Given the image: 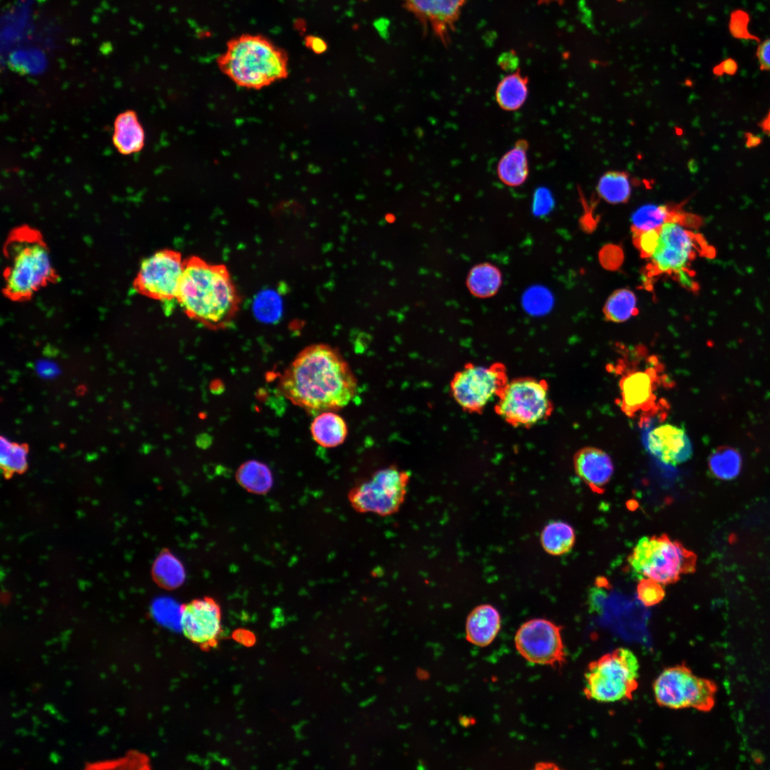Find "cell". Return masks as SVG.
<instances>
[{
  "mask_svg": "<svg viewBox=\"0 0 770 770\" xmlns=\"http://www.w3.org/2000/svg\"><path fill=\"white\" fill-rule=\"evenodd\" d=\"M652 687L655 701L660 707L708 712L714 705L715 684L694 674L684 663L663 669Z\"/></svg>",
  "mask_w": 770,
  "mask_h": 770,
  "instance_id": "obj_9",
  "label": "cell"
},
{
  "mask_svg": "<svg viewBox=\"0 0 770 770\" xmlns=\"http://www.w3.org/2000/svg\"><path fill=\"white\" fill-rule=\"evenodd\" d=\"M562 627L545 619L524 622L517 630L515 645L529 662L541 665H562L566 662Z\"/></svg>",
  "mask_w": 770,
  "mask_h": 770,
  "instance_id": "obj_13",
  "label": "cell"
},
{
  "mask_svg": "<svg viewBox=\"0 0 770 770\" xmlns=\"http://www.w3.org/2000/svg\"><path fill=\"white\" fill-rule=\"evenodd\" d=\"M533 210L536 214H545L553 207L551 193L544 188H538L534 195Z\"/></svg>",
  "mask_w": 770,
  "mask_h": 770,
  "instance_id": "obj_37",
  "label": "cell"
},
{
  "mask_svg": "<svg viewBox=\"0 0 770 770\" xmlns=\"http://www.w3.org/2000/svg\"><path fill=\"white\" fill-rule=\"evenodd\" d=\"M151 573L154 582L168 590L180 587L186 577L183 563L168 549H163L157 556Z\"/></svg>",
  "mask_w": 770,
  "mask_h": 770,
  "instance_id": "obj_26",
  "label": "cell"
},
{
  "mask_svg": "<svg viewBox=\"0 0 770 770\" xmlns=\"http://www.w3.org/2000/svg\"><path fill=\"white\" fill-rule=\"evenodd\" d=\"M138 764H142V756L136 752H128L124 756L119 759H108L93 764V769H134L138 768Z\"/></svg>",
  "mask_w": 770,
  "mask_h": 770,
  "instance_id": "obj_35",
  "label": "cell"
},
{
  "mask_svg": "<svg viewBox=\"0 0 770 770\" xmlns=\"http://www.w3.org/2000/svg\"><path fill=\"white\" fill-rule=\"evenodd\" d=\"M357 390L356 379L337 349L325 344L303 349L279 379V391L309 414L344 408Z\"/></svg>",
  "mask_w": 770,
  "mask_h": 770,
  "instance_id": "obj_1",
  "label": "cell"
},
{
  "mask_svg": "<svg viewBox=\"0 0 770 770\" xmlns=\"http://www.w3.org/2000/svg\"><path fill=\"white\" fill-rule=\"evenodd\" d=\"M745 139L746 146L749 148L756 147L761 142V139L759 136L755 135L751 133H745Z\"/></svg>",
  "mask_w": 770,
  "mask_h": 770,
  "instance_id": "obj_41",
  "label": "cell"
},
{
  "mask_svg": "<svg viewBox=\"0 0 770 770\" xmlns=\"http://www.w3.org/2000/svg\"><path fill=\"white\" fill-rule=\"evenodd\" d=\"M603 312L605 319L613 322L629 319L637 312L635 294L628 289L615 291L607 299Z\"/></svg>",
  "mask_w": 770,
  "mask_h": 770,
  "instance_id": "obj_32",
  "label": "cell"
},
{
  "mask_svg": "<svg viewBox=\"0 0 770 770\" xmlns=\"http://www.w3.org/2000/svg\"><path fill=\"white\" fill-rule=\"evenodd\" d=\"M409 481L410 473L394 465L380 468L349 491V503L359 513L392 515L404 503Z\"/></svg>",
  "mask_w": 770,
  "mask_h": 770,
  "instance_id": "obj_10",
  "label": "cell"
},
{
  "mask_svg": "<svg viewBox=\"0 0 770 770\" xmlns=\"http://www.w3.org/2000/svg\"><path fill=\"white\" fill-rule=\"evenodd\" d=\"M639 671L635 653L618 647L587 664L583 693L587 699L597 702L630 700L638 688Z\"/></svg>",
  "mask_w": 770,
  "mask_h": 770,
  "instance_id": "obj_5",
  "label": "cell"
},
{
  "mask_svg": "<svg viewBox=\"0 0 770 770\" xmlns=\"http://www.w3.org/2000/svg\"><path fill=\"white\" fill-rule=\"evenodd\" d=\"M573 466L577 476L597 493L604 492L614 471L610 456L603 450L592 446L583 447L575 453Z\"/></svg>",
  "mask_w": 770,
  "mask_h": 770,
  "instance_id": "obj_18",
  "label": "cell"
},
{
  "mask_svg": "<svg viewBox=\"0 0 770 770\" xmlns=\"http://www.w3.org/2000/svg\"><path fill=\"white\" fill-rule=\"evenodd\" d=\"M540 542L544 550L552 555H562L571 550L575 543L573 527L563 521H554L542 530Z\"/></svg>",
  "mask_w": 770,
  "mask_h": 770,
  "instance_id": "obj_28",
  "label": "cell"
},
{
  "mask_svg": "<svg viewBox=\"0 0 770 770\" xmlns=\"http://www.w3.org/2000/svg\"><path fill=\"white\" fill-rule=\"evenodd\" d=\"M633 242L640 255L648 259L654 251L659 238V228L632 232Z\"/></svg>",
  "mask_w": 770,
  "mask_h": 770,
  "instance_id": "obj_34",
  "label": "cell"
},
{
  "mask_svg": "<svg viewBox=\"0 0 770 770\" xmlns=\"http://www.w3.org/2000/svg\"><path fill=\"white\" fill-rule=\"evenodd\" d=\"M235 478L244 489L255 494H266L273 484L270 469L266 464L257 461L243 463L237 469Z\"/></svg>",
  "mask_w": 770,
  "mask_h": 770,
  "instance_id": "obj_27",
  "label": "cell"
},
{
  "mask_svg": "<svg viewBox=\"0 0 770 770\" xmlns=\"http://www.w3.org/2000/svg\"><path fill=\"white\" fill-rule=\"evenodd\" d=\"M6 253L4 292L12 300L29 299L56 278L46 244L34 229L14 230L6 243Z\"/></svg>",
  "mask_w": 770,
  "mask_h": 770,
  "instance_id": "obj_4",
  "label": "cell"
},
{
  "mask_svg": "<svg viewBox=\"0 0 770 770\" xmlns=\"http://www.w3.org/2000/svg\"><path fill=\"white\" fill-rule=\"evenodd\" d=\"M759 127L764 133L770 134V110L766 117L760 122Z\"/></svg>",
  "mask_w": 770,
  "mask_h": 770,
  "instance_id": "obj_42",
  "label": "cell"
},
{
  "mask_svg": "<svg viewBox=\"0 0 770 770\" xmlns=\"http://www.w3.org/2000/svg\"><path fill=\"white\" fill-rule=\"evenodd\" d=\"M637 599L647 607L659 604L665 596L662 584L650 578H641L636 588Z\"/></svg>",
  "mask_w": 770,
  "mask_h": 770,
  "instance_id": "obj_33",
  "label": "cell"
},
{
  "mask_svg": "<svg viewBox=\"0 0 770 770\" xmlns=\"http://www.w3.org/2000/svg\"><path fill=\"white\" fill-rule=\"evenodd\" d=\"M0 466L5 478L23 473L28 468L29 445L10 441L1 436L0 439Z\"/></svg>",
  "mask_w": 770,
  "mask_h": 770,
  "instance_id": "obj_29",
  "label": "cell"
},
{
  "mask_svg": "<svg viewBox=\"0 0 770 770\" xmlns=\"http://www.w3.org/2000/svg\"><path fill=\"white\" fill-rule=\"evenodd\" d=\"M756 56L762 70H770V39L762 42L758 47Z\"/></svg>",
  "mask_w": 770,
  "mask_h": 770,
  "instance_id": "obj_38",
  "label": "cell"
},
{
  "mask_svg": "<svg viewBox=\"0 0 770 770\" xmlns=\"http://www.w3.org/2000/svg\"><path fill=\"white\" fill-rule=\"evenodd\" d=\"M736 70V63L734 61H732V60H727L725 62H723L717 68H716L714 69V72H715L716 74H719V75L722 74L724 73H727V74H733V73H735Z\"/></svg>",
  "mask_w": 770,
  "mask_h": 770,
  "instance_id": "obj_40",
  "label": "cell"
},
{
  "mask_svg": "<svg viewBox=\"0 0 770 770\" xmlns=\"http://www.w3.org/2000/svg\"><path fill=\"white\" fill-rule=\"evenodd\" d=\"M496 414L513 427H531L553 412L548 383L533 377L509 380L496 399Z\"/></svg>",
  "mask_w": 770,
  "mask_h": 770,
  "instance_id": "obj_8",
  "label": "cell"
},
{
  "mask_svg": "<svg viewBox=\"0 0 770 770\" xmlns=\"http://www.w3.org/2000/svg\"><path fill=\"white\" fill-rule=\"evenodd\" d=\"M502 284V273L499 268L490 262L473 266L468 272L466 287L474 297L486 299L494 296Z\"/></svg>",
  "mask_w": 770,
  "mask_h": 770,
  "instance_id": "obj_24",
  "label": "cell"
},
{
  "mask_svg": "<svg viewBox=\"0 0 770 770\" xmlns=\"http://www.w3.org/2000/svg\"><path fill=\"white\" fill-rule=\"evenodd\" d=\"M526 297L525 304L527 307H530L529 309L532 311H533L535 306L538 311L541 310L540 308L541 306L545 311H547L552 305L551 295L546 290H542V292L540 290H533Z\"/></svg>",
  "mask_w": 770,
  "mask_h": 770,
  "instance_id": "obj_36",
  "label": "cell"
},
{
  "mask_svg": "<svg viewBox=\"0 0 770 770\" xmlns=\"http://www.w3.org/2000/svg\"><path fill=\"white\" fill-rule=\"evenodd\" d=\"M501 68L505 71L512 73L518 68V58L513 54L506 53L503 55L498 61Z\"/></svg>",
  "mask_w": 770,
  "mask_h": 770,
  "instance_id": "obj_39",
  "label": "cell"
},
{
  "mask_svg": "<svg viewBox=\"0 0 770 770\" xmlns=\"http://www.w3.org/2000/svg\"><path fill=\"white\" fill-rule=\"evenodd\" d=\"M528 79L520 71L510 73L498 83L496 99L498 106L507 111H514L524 104L528 93Z\"/></svg>",
  "mask_w": 770,
  "mask_h": 770,
  "instance_id": "obj_25",
  "label": "cell"
},
{
  "mask_svg": "<svg viewBox=\"0 0 770 770\" xmlns=\"http://www.w3.org/2000/svg\"><path fill=\"white\" fill-rule=\"evenodd\" d=\"M539 4L547 5L553 3L561 4L564 0H537Z\"/></svg>",
  "mask_w": 770,
  "mask_h": 770,
  "instance_id": "obj_43",
  "label": "cell"
},
{
  "mask_svg": "<svg viewBox=\"0 0 770 770\" xmlns=\"http://www.w3.org/2000/svg\"><path fill=\"white\" fill-rule=\"evenodd\" d=\"M222 612L212 597L193 599L180 609V625L184 635L204 649L214 647L222 633Z\"/></svg>",
  "mask_w": 770,
  "mask_h": 770,
  "instance_id": "obj_15",
  "label": "cell"
},
{
  "mask_svg": "<svg viewBox=\"0 0 770 770\" xmlns=\"http://www.w3.org/2000/svg\"><path fill=\"white\" fill-rule=\"evenodd\" d=\"M112 142L117 151L124 155L138 153L144 148L145 130L133 110L124 111L115 117Z\"/></svg>",
  "mask_w": 770,
  "mask_h": 770,
  "instance_id": "obj_20",
  "label": "cell"
},
{
  "mask_svg": "<svg viewBox=\"0 0 770 770\" xmlns=\"http://www.w3.org/2000/svg\"><path fill=\"white\" fill-rule=\"evenodd\" d=\"M597 191L609 203L627 202L632 191L629 175L622 171L606 172L599 180Z\"/></svg>",
  "mask_w": 770,
  "mask_h": 770,
  "instance_id": "obj_30",
  "label": "cell"
},
{
  "mask_svg": "<svg viewBox=\"0 0 770 770\" xmlns=\"http://www.w3.org/2000/svg\"><path fill=\"white\" fill-rule=\"evenodd\" d=\"M404 6L443 45L448 46L467 0H401Z\"/></svg>",
  "mask_w": 770,
  "mask_h": 770,
  "instance_id": "obj_16",
  "label": "cell"
},
{
  "mask_svg": "<svg viewBox=\"0 0 770 770\" xmlns=\"http://www.w3.org/2000/svg\"><path fill=\"white\" fill-rule=\"evenodd\" d=\"M184 267L185 260L180 252L170 249L157 251L141 262L134 287L154 300L176 299Z\"/></svg>",
  "mask_w": 770,
  "mask_h": 770,
  "instance_id": "obj_12",
  "label": "cell"
},
{
  "mask_svg": "<svg viewBox=\"0 0 770 770\" xmlns=\"http://www.w3.org/2000/svg\"><path fill=\"white\" fill-rule=\"evenodd\" d=\"M500 624V613L493 606L488 604L478 605L467 617L466 639L476 646L486 647L496 638Z\"/></svg>",
  "mask_w": 770,
  "mask_h": 770,
  "instance_id": "obj_21",
  "label": "cell"
},
{
  "mask_svg": "<svg viewBox=\"0 0 770 770\" xmlns=\"http://www.w3.org/2000/svg\"><path fill=\"white\" fill-rule=\"evenodd\" d=\"M669 222H679L689 228L697 226L701 220L684 210L682 205H645L633 213L632 230L634 232L657 229Z\"/></svg>",
  "mask_w": 770,
  "mask_h": 770,
  "instance_id": "obj_19",
  "label": "cell"
},
{
  "mask_svg": "<svg viewBox=\"0 0 770 770\" xmlns=\"http://www.w3.org/2000/svg\"><path fill=\"white\" fill-rule=\"evenodd\" d=\"M627 562L634 573L641 578L669 585L678 582L682 575L696 570L697 555L680 542L662 534L642 538L628 556Z\"/></svg>",
  "mask_w": 770,
  "mask_h": 770,
  "instance_id": "obj_6",
  "label": "cell"
},
{
  "mask_svg": "<svg viewBox=\"0 0 770 770\" xmlns=\"http://www.w3.org/2000/svg\"><path fill=\"white\" fill-rule=\"evenodd\" d=\"M313 440L324 448H334L342 444L348 434L344 419L334 411L318 414L310 426Z\"/></svg>",
  "mask_w": 770,
  "mask_h": 770,
  "instance_id": "obj_22",
  "label": "cell"
},
{
  "mask_svg": "<svg viewBox=\"0 0 770 770\" xmlns=\"http://www.w3.org/2000/svg\"><path fill=\"white\" fill-rule=\"evenodd\" d=\"M176 299L188 318L212 330L228 327L241 302L227 267L195 255L185 259Z\"/></svg>",
  "mask_w": 770,
  "mask_h": 770,
  "instance_id": "obj_2",
  "label": "cell"
},
{
  "mask_svg": "<svg viewBox=\"0 0 770 770\" xmlns=\"http://www.w3.org/2000/svg\"><path fill=\"white\" fill-rule=\"evenodd\" d=\"M647 446L651 454L662 462L672 466L688 461L693 451L685 431L669 423L661 424L652 428L647 436Z\"/></svg>",
  "mask_w": 770,
  "mask_h": 770,
  "instance_id": "obj_17",
  "label": "cell"
},
{
  "mask_svg": "<svg viewBox=\"0 0 770 770\" xmlns=\"http://www.w3.org/2000/svg\"><path fill=\"white\" fill-rule=\"evenodd\" d=\"M508 381L506 366L500 362L487 366L467 363L452 377L450 391L464 411L481 414L491 399H497Z\"/></svg>",
  "mask_w": 770,
  "mask_h": 770,
  "instance_id": "obj_11",
  "label": "cell"
},
{
  "mask_svg": "<svg viewBox=\"0 0 770 770\" xmlns=\"http://www.w3.org/2000/svg\"><path fill=\"white\" fill-rule=\"evenodd\" d=\"M708 466L716 478L732 480L740 473L741 457L736 449L729 446H721L710 454Z\"/></svg>",
  "mask_w": 770,
  "mask_h": 770,
  "instance_id": "obj_31",
  "label": "cell"
},
{
  "mask_svg": "<svg viewBox=\"0 0 770 770\" xmlns=\"http://www.w3.org/2000/svg\"><path fill=\"white\" fill-rule=\"evenodd\" d=\"M689 227L676 222H669L659 227L657 247L648 258L647 274L649 277L661 274L674 275L679 283L695 289L690 271V263L697 254L708 251L702 236Z\"/></svg>",
  "mask_w": 770,
  "mask_h": 770,
  "instance_id": "obj_7",
  "label": "cell"
},
{
  "mask_svg": "<svg viewBox=\"0 0 770 770\" xmlns=\"http://www.w3.org/2000/svg\"><path fill=\"white\" fill-rule=\"evenodd\" d=\"M221 72L235 85L260 90L288 76L286 52L267 37L245 34L230 39L217 58Z\"/></svg>",
  "mask_w": 770,
  "mask_h": 770,
  "instance_id": "obj_3",
  "label": "cell"
},
{
  "mask_svg": "<svg viewBox=\"0 0 770 770\" xmlns=\"http://www.w3.org/2000/svg\"><path fill=\"white\" fill-rule=\"evenodd\" d=\"M647 365H639L624 371L620 369L622 371L619 382L620 405L622 411L629 417L645 418L648 414L650 416L655 414L659 406L657 404L656 391L662 382V376L659 375L662 371V366L654 357Z\"/></svg>",
  "mask_w": 770,
  "mask_h": 770,
  "instance_id": "obj_14",
  "label": "cell"
},
{
  "mask_svg": "<svg viewBox=\"0 0 770 770\" xmlns=\"http://www.w3.org/2000/svg\"><path fill=\"white\" fill-rule=\"evenodd\" d=\"M528 147V143L525 140H520L499 160L497 174L500 181L505 185L509 187H518L528 178L529 173Z\"/></svg>",
  "mask_w": 770,
  "mask_h": 770,
  "instance_id": "obj_23",
  "label": "cell"
}]
</instances>
